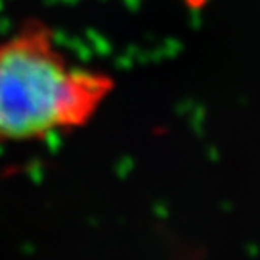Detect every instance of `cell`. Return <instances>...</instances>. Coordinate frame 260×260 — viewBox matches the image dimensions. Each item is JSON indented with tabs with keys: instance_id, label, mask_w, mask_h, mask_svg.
<instances>
[{
	"instance_id": "obj_1",
	"label": "cell",
	"mask_w": 260,
	"mask_h": 260,
	"mask_svg": "<svg viewBox=\"0 0 260 260\" xmlns=\"http://www.w3.org/2000/svg\"><path fill=\"white\" fill-rule=\"evenodd\" d=\"M116 83L104 71L76 64L43 24L0 43V143L41 144L96 121Z\"/></svg>"
}]
</instances>
